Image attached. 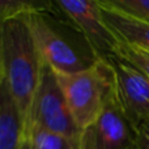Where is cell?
Listing matches in <instances>:
<instances>
[{
  "instance_id": "cell-11",
  "label": "cell",
  "mask_w": 149,
  "mask_h": 149,
  "mask_svg": "<svg viewBox=\"0 0 149 149\" xmlns=\"http://www.w3.org/2000/svg\"><path fill=\"white\" fill-rule=\"evenodd\" d=\"M116 55L120 56L123 60L128 62L137 70H140L149 79V54L144 50L136 46L123 42L119 39V46L116 50Z\"/></svg>"
},
{
  "instance_id": "cell-6",
  "label": "cell",
  "mask_w": 149,
  "mask_h": 149,
  "mask_svg": "<svg viewBox=\"0 0 149 149\" xmlns=\"http://www.w3.org/2000/svg\"><path fill=\"white\" fill-rule=\"evenodd\" d=\"M55 5L81 33L98 59H106L116 54L119 38L106 24L98 0H59Z\"/></svg>"
},
{
  "instance_id": "cell-8",
  "label": "cell",
  "mask_w": 149,
  "mask_h": 149,
  "mask_svg": "<svg viewBox=\"0 0 149 149\" xmlns=\"http://www.w3.org/2000/svg\"><path fill=\"white\" fill-rule=\"evenodd\" d=\"M98 3L106 24L116 37L149 54V24L123 12L111 4L110 0H98Z\"/></svg>"
},
{
  "instance_id": "cell-4",
  "label": "cell",
  "mask_w": 149,
  "mask_h": 149,
  "mask_svg": "<svg viewBox=\"0 0 149 149\" xmlns=\"http://www.w3.org/2000/svg\"><path fill=\"white\" fill-rule=\"evenodd\" d=\"M33 126L71 137L76 141H80L82 134L71 114L56 74L45 62L42 65L41 81L31 105L30 128Z\"/></svg>"
},
{
  "instance_id": "cell-13",
  "label": "cell",
  "mask_w": 149,
  "mask_h": 149,
  "mask_svg": "<svg viewBox=\"0 0 149 149\" xmlns=\"http://www.w3.org/2000/svg\"><path fill=\"white\" fill-rule=\"evenodd\" d=\"M137 149H149V120L136 127Z\"/></svg>"
},
{
  "instance_id": "cell-12",
  "label": "cell",
  "mask_w": 149,
  "mask_h": 149,
  "mask_svg": "<svg viewBox=\"0 0 149 149\" xmlns=\"http://www.w3.org/2000/svg\"><path fill=\"white\" fill-rule=\"evenodd\" d=\"M110 3L132 17L149 24V0H110Z\"/></svg>"
},
{
  "instance_id": "cell-5",
  "label": "cell",
  "mask_w": 149,
  "mask_h": 149,
  "mask_svg": "<svg viewBox=\"0 0 149 149\" xmlns=\"http://www.w3.org/2000/svg\"><path fill=\"white\" fill-rule=\"evenodd\" d=\"M80 148L137 149L136 128L122 109L115 89L97 119L82 131Z\"/></svg>"
},
{
  "instance_id": "cell-1",
  "label": "cell",
  "mask_w": 149,
  "mask_h": 149,
  "mask_svg": "<svg viewBox=\"0 0 149 149\" xmlns=\"http://www.w3.org/2000/svg\"><path fill=\"white\" fill-rule=\"evenodd\" d=\"M42 60L25 12L1 17L0 81L9 89L20 111L25 139L30 130V111L42 74Z\"/></svg>"
},
{
  "instance_id": "cell-2",
  "label": "cell",
  "mask_w": 149,
  "mask_h": 149,
  "mask_svg": "<svg viewBox=\"0 0 149 149\" xmlns=\"http://www.w3.org/2000/svg\"><path fill=\"white\" fill-rule=\"evenodd\" d=\"M74 122L81 131L97 119L115 89L114 73L106 59L76 73H56Z\"/></svg>"
},
{
  "instance_id": "cell-14",
  "label": "cell",
  "mask_w": 149,
  "mask_h": 149,
  "mask_svg": "<svg viewBox=\"0 0 149 149\" xmlns=\"http://www.w3.org/2000/svg\"><path fill=\"white\" fill-rule=\"evenodd\" d=\"M21 149H34V148H33V145H31L30 140L25 139L24 140V143H22V145H21Z\"/></svg>"
},
{
  "instance_id": "cell-9",
  "label": "cell",
  "mask_w": 149,
  "mask_h": 149,
  "mask_svg": "<svg viewBox=\"0 0 149 149\" xmlns=\"http://www.w3.org/2000/svg\"><path fill=\"white\" fill-rule=\"evenodd\" d=\"M25 130L9 89L0 81V149H21Z\"/></svg>"
},
{
  "instance_id": "cell-3",
  "label": "cell",
  "mask_w": 149,
  "mask_h": 149,
  "mask_svg": "<svg viewBox=\"0 0 149 149\" xmlns=\"http://www.w3.org/2000/svg\"><path fill=\"white\" fill-rule=\"evenodd\" d=\"M28 24L42 60L56 73H76L92 67L97 58L82 52V49L63 29L50 10L29 5L25 10Z\"/></svg>"
},
{
  "instance_id": "cell-7",
  "label": "cell",
  "mask_w": 149,
  "mask_h": 149,
  "mask_svg": "<svg viewBox=\"0 0 149 149\" xmlns=\"http://www.w3.org/2000/svg\"><path fill=\"white\" fill-rule=\"evenodd\" d=\"M114 73L115 92L127 118L136 128L149 120V79L118 55L107 58Z\"/></svg>"
},
{
  "instance_id": "cell-10",
  "label": "cell",
  "mask_w": 149,
  "mask_h": 149,
  "mask_svg": "<svg viewBox=\"0 0 149 149\" xmlns=\"http://www.w3.org/2000/svg\"><path fill=\"white\" fill-rule=\"evenodd\" d=\"M26 139L30 140L34 149H81L80 141L37 126L31 127Z\"/></svg>"
}]
</instances>
